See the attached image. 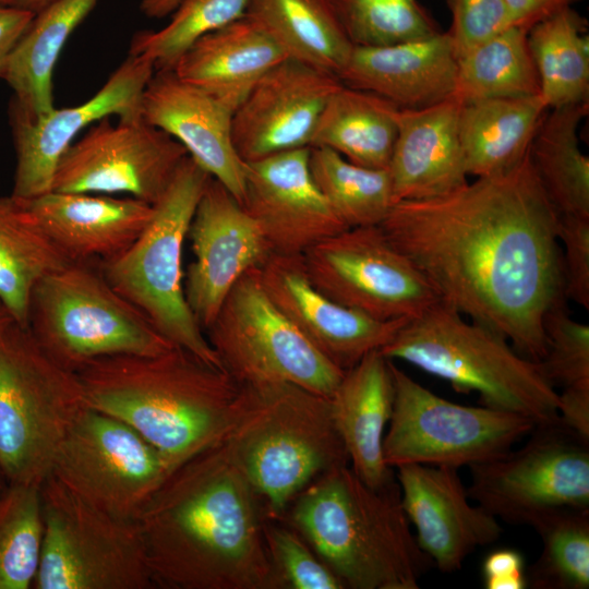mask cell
Wrapping results in <instances>:
<instances>
[{"instance_id": "cell-1", "label": "cell", "mask_w": 589, "mask_h": 589, "mask_svg": "<svg viewBox=\"0 0 589 589\" xmlns=\"http://www.w3.org/2000/svg\"><path fill=\"white\" fill-rule=\"evenodd\" d=\"M558 223L529 149L446 195L396 202L378 227L441 302L540 362L545 316L566 299Z\"/></svg>"}, {"instance_id": "cell-2", "label": "cell", "mask_w": 589, "mask_h": 589, "mask_svg": "<svg viewBox=\"0 0 589 589\" xmlns=\"http://www.w3.org/2000/svg\"><path fill=\"white\" fill-rule=\"evenodd\" d=\"M266 519L224 442L172 470L135 517L161 589H280Z\"/></svg>"}, {"instance_id": "cell-3", "label": "cell", "mask_w": 589, "mask_h": 589, "mask_svg": "<svg viewBox=\"0 0 589 589\" xmlns=\"http://www.w3.org/2000/svg\"><path fill=\"white\" fill-rule=\"evenodd\" d=\"M76 374L87 406L131 426L169 473L223 443L240 408V385L224 369L176 346L105 357Z\"/></svg>"}, {"instance_id": "cell-4", "label": "cell", "mask_w": 589, "mask_h": 589, "mask_svg": "<svg viewBox=\"0 0 589 589\" xmlns=\"http://www.w3.org/2000/svg\"><path fill=\"white\" fill-rule=\"evenodd\" d=\"M280 521L345 589H418L433 566L411 532L396 478L372 488L349 465L336 467L304 488Z\"/></svg>"}, {"instance_id": "cell-5", "label": "cell", "mask_w": 589, "mask_h": 589, "mask_svg": "<svg viewBox=\"0 0 589 589\" xmlns=\"http://www.w3.org/2000/svg\"><path fill=\"white\" fill-rule=\"evenodd\" d=\"M224 443L271 520L320 476L349 465L329 397L287 382L240 385Z\"/></svg>"}, {"instance_id": "cell-6", "label": "cell", "mask_w": 589, "mask_h": 589, "mask_svg": "<svg viewBox=\"0 0 589 589\" xmlns=\"http://www.w3.org/2000/svg\"><path fill=\"white\" fill-rule=\"evenodd\" d=\"M461 315L440 301L408 320L380 351L447 381L456 392L478 394L482 406L525 416L536 425L557 422L558 392L539 363Z\"/></svg>"}, {"instance_id": "cell-7", "label": "cell", "mask_w": 589, "mask_h": 589, "mask_svg": "<svg viewBox=\"0 0 589 589\" xmlns=\"http://www.w3.org/2000/svg\"><path fill=\"white\" fill-rule=\"evenodd\" d=\"M212 177L189 155L179 166L141 235L99 264L112 288L172 345L223 368L184 296L183 245L199 200Z\"/></svg>"}, {"instance_id": "cell-8", "label": "cell", "mask_w": 589, "mask_h": 589, "mask_svg": "<svg viewBox=\"0 0 589 589\" xmlns=\"http://www.w3.org/2000/svg\"><path fill=\"white\" fill-rule=\"evenodd\" d=\"M26 327L52 359L75 373L105 357L175 347L93 262H69L43 278L32 292Z\"/></svg>"}, {"instance_id": "cell-9", "label": "cell", "mask_w": 589, "mask_h": 589, "mask_svg": "<svg viewBox=\"0 0 589 589\" xmlns=\"http://www.w3.org/2000/svg\"><path fill=\"white\" fill-rule=\"evenodd\" d=\"M86 407L79 375L15 323L0 342V468L8 483L40 485Z\"/></svg>"}, {"instance_id": "cell-10", "label": "cell", "mask_w": 589, "mask_h": 589, "mask_svg": "<svg viewBox=\"0 0 589 589\" xmlns=\"http://www.w3.org/2000/svg\"><path fill=\"white\" fill-rule=\"evenodd\" d=\"M40 495L44 537L32 589H155L135 519L92 505L51 474Z\"/></svg>"}, {"instance_id": "cell-11", "label": "cell", "mask_w": 589, "mask_h": 589, "mask_svg": "<svg viewBox=\"0 0 589 589\" xmlns=\"http://www.w3.org/2000/svg\"><path fill=\"white\" fill-rule=\"evenodd\" d=\"M389 368L394 400L383 454L392 469L408 464L470 467L506 454L536 426L515 412L449 401L393 360Z\"/></svg>"}, {"instance_id": "cell-12", "label": "cell", "mask_w": 589, "mask_h": 589, "mask_svg": "<svg viewBox=\"0 0 589 589\" xmlns=\"http://www.w3.org/2000/svg\"><path fill=\"white\" fill-rule=\"evenodd\" d=\"M205 335L239 385L287 382L330 397L345 374L273 304L259 267L233 285Z\"/></svg>"}, {"instance_id": "cell-13", "label": "cell", "mask_w": 589, "mask_h": 589, "mask_svg": "<svg viewBox=\"0 0 589 589\" xmlns=\"http://www.w3.org/2000/svg\"><path fill=\"white\" fill-rule=\"evenodd\" d=\"M524 446L472 465L468 495L497 519L530 524L557 508H589V442L560 421L536 425Z\"/></svg>"}, {"instance_id": "cell-14", "label": "cell", "mask_w": 589, "mask_h": 589, "mask_svg": "<svg viewBox=\"0 0 589 589\" xmlns=\"http://www.w3.org/2000/svg\"><path fill=\"white\" fill-rule=\"evenodd\" d=\"M302 256L322 293L370 317L410 320L440 302L422 273L378 226L348 228Z\"/></svg>"}, {"instance_id": "cell-15", "label": "cell", "mask_w": 589, "mask_h": 589, "mask_svg": "<svg viewBox=\"0 0 589 589\" xmlns=\"http://www.w3.org/2000/svg\"><path fill=\"white\" fill-rule=\"evenodd\" d=\"M49 474L92 505L135 519L169 471L131 426L87 406L61 442Z\"/></svg>"}, {"instance_id": "cell-16", "label": "cell", "mask_w": 589, "mask_h": 589, "mask_svg": "<svg viewBox=\"0 0 589 589\" xmlns=\"http://www.w3.org/2000/svg\"><path fill=\"white\" fill-rule=\"evenodd\" d=\"M93 123L62 154L51 191L127 194L156 204L188 156L185 148L140 116Z\"/></svg>"}, {"instance_id": "cell-17", "label": "cell", "mask_w": 589, "mask_h": 589, "mask_svg": "<svg viewBox=\"0 0 589 589\" xmlns=\"http://www.w3.org/2000/svg\"><path fill=\"white\" fill-rule=\"evenodd\" d=\"M188 238L193 261L184 273V296L205 333L233 285L260 267L271 251L254 219L214 178L199 200Z\"/></svg>"}, {"instance_id": "cell-18", "label": "cell", "mask_w": 589, "mask_h": 589, "mask_svg": "<svg viewBox=\"0 0 589 589\" xmlns=\"http://www.w3.org/2000/svg\"><path fill=\"white\" fill-rule=\"evenodd\" d=\"M154 72L151 61L129 55L104 86L81 105L53 107L38 117L13 105L16 168L11 195L29 200L51 191L59 159L83 129L111 116H140L141 97Z\"/></svg>"}, {"instance_id": "cell-19", "label": "cell", "mask_w": 589, "mask_h": 589, "mask_svg": "<svg viewBox=\"0 0 589 589\" xmlns=\"http://www.w3.org/2000/svg\"><path fill=\"white\" fill-rule=\"evenodd\" d=\"M337 75L285 58L250 91L232 116V142L243 163L310 147L318 118L341 86Z\"/></svg>"}, {"instance_id": "cell-20", "label": "cell", "mask_w": 589, "mask_h": 589, "mask_svg": "<svg viewBox=\"0 0 589 589\" xmlns=\"http://www.w3.org/2000/svg\"><path fill=\"white\" fill-rule=\"evenodd\" d=\"M310 147L244 163L243 208L260 228L271 254L303 255L348 227L335 214L310 172Z\"/></svg>"}, {"instance_id": "cell-21", "label": "cell", "mask_w": 589, "mask_h": 589, "mask_svg": "<svg viewBox=\"0 0 589 589\" xmlns=\"http://www.w3.org/2000/svg\"><path fill=\"white\" fill-rule=\"evenodd\" d=\"M259 271L273 304L344 371L384 347L408 321L376 320L335 302L312 284L302 255L271 254Z\"/></svg>"}, {"instance_id": "cell-22", "label": "cell", "mask_w": 589, "mask_h": 589, "mask_svg": "<svg viewBox=\"0 0 589 589\" xmlns=\"http://www.w3.org/2000/svg\"><path fill=\"white\" fill-rule=\"evenodd\" d=\"M395 469L416 540L441 572L459 570L476 549L501 537L497 518L469 502L457 468L408 464Z\"/></svg>"}, {"instance_id": "cell-23", "label": "cell", "mask_w": 589, "mask_h": 589, "mask_svg": "<svg viewBox=\"0 0 589 589\" xmlns=\"http://www.w3.org/2000/svg\"><path fill=\"white\" fill-rule=\"evenodd\" d=\"M140 111L145 121L178 141L195 163L242 202L244 163L233 146L235 110L230 106L172 70H158L143 91Z\"/></svg>"}, {"instance_id": "cell-24", "label": "cell", "mask_w": 589, "mask_h": 589, "mask_svg": "<svg viewBox=\"0 0 589 589\" xmlns=\"http://www.w3.org/2000/svg\"><path fill=\"white\" fill-rule=\"evenodd\" d=\"M461 105L450 96L422 108L398 107L387 168L395 203L443 196L468 183L458 132Z\"/></svg>"}, {"instance_id": "cell-25", "label": "cell", "mask_w": 589, "mask_h": 589, "mask_svg": "<svg viewBox=\"0 0 589 589\" xmlns=\"http://www.w3.org/2000/svg\"><path fill=\"white\" fill-rule=\"evenodd\" d=\"M457 56L447 32L380 47H352L338 73L349 87L400 108H422L453 96Z\"/></svg>"}, {"instance_id": "cell-26", "label": "cell", "mask_w": 589, "mask_h": 589, "mask_svg": "<svg viewBox=\"0 0 589 589\" xmlns=\"http://www.w3.org/2000/svg\"><path fill=\"white\" fill-rule=\"evenodd\" d=\"M22 201L71 262L100 264L120 254L154 214V205L108 194L49 191Z\"/></svg>"}, {"instance_id": "cell-27", "label": "cell", "mask_w": 589, "mask_h": 589, "mask_svg": "<svg viewBox=\"0 0 589 589\" xmlns=\"http://www.w3.org/2000/svg\"><path fill=\"white\" fill-rule=\"evenodd\" d=\"M394 384L389 360L380 350L345 371L329 397L333 419L349 466L368 485L382 488L396 478L384 460L383 443L392 414Z\"/></svg>"}, {"instance_id": "cell-28", "label": "cell", "mask_w": 589, "mask_h": 589, "mask_svg": "<svg viewBox=\"0 0 589 589\" xmlns=\"http://www.w3.org/2000/svg\"><path fill=\"white\" fill-rule=\"evenodd\" d=\"M285 58L271 37L244 15L195 40L172 71L236 110L260 79Z\"/></svg>"}, {"instance_id": "cell-29", "label": "cell", "mask_w": 589, "mask_h": 589, "mask_svg": "<svg viewBox=\"0 0 589 589\" xmlns=\"http://www.w3.org/2000/svg\"><path fill=\"white\" fill-rule=\"evenodd\" d=\"M546 109L540 95L462 104L458 132L468 176L496 175L519 163Z\"/></svg>"}, {"instance_id": "cell-30", "label": "cell", "mask_w": 589, "mask_h": 589, "mask_svg": "<svg viewBox=\"0 0 589 589\" xmlns=\"http://www.w3.org/2000/svg\"><path fill=\"white\" fill-rule=\"evenodd\" d=\"M98 0H53L37 12L11 52L1 75L15 105L38 117L53 109L52 74L62 48Z\"/></svg>"}, {"instance_id": "cell-31", "label": "cell", "mask_w": 589, "mask_h": 589, "mask_svg": "<svg viewBox=\"0 0 589 589\" xmlns=\"http://www.w3.org/2000/svg\"><path fill=\"white\" fill-rule=\"evenodd\" d=\"M398 106L341 84L327 100L311 146L329 148L368 168L387 169L397 135Z\"/></svg>"}, {"instance_id": "cell-32", "label": "cell", "mask_w": 589, "mask_h": 589, "mask_svg": "<svg viewBox=\"0 0 589 589\" xmlns=\"http://www.w3.org/2000/svg\"><path fill=\"white\" fill-rule=\"evenodd\" d=\"M245 16L286 58L335 75L353 47L329 0H251Z\"/></svg>"}, {"instance_id": "cell-33", "label": "cell", "mask_w": 589, "mask_h": 589, "mask_svg": "<svg viewBox=\"0 0 589 589\" xmlns=\"http://www.w3.org/2000/svg\"><path fill=\"white\" fill-rule=\"evenodd\" d=\"M69 262L22 200L0 196V303L19 325L36 285Z\"/></svg>"}, {"instance_id": "cell-34", "label": "cell", "mask_w": 589, "mask_h": 589, "mask_svg": "<svg viewBox=\"0 0 589 589\" xmlns=\"http://www.w3.org/2000/svg\"><path fill=\"white\" fill-rule=\"evenodd\" d=\"M589 101L551 108L530 146L537 177L560 216L589 218V158L579 144V125Z\"/></svg>"}, {"instance_id": "cell-35", "label": "cell", "mask_w": 589, "mask_h": 589, "mask_svg": "<svg viewBox=\"0 0 589 589\" xmlns=\"http://www.w3.org/2000/svg\"><path fill=\"white\" fill-rule=\"evenodd\" d=\"M540 95L528 32L509 25L457 58L453 96L461 104Z\"/></svg>"}, {"instance_id": "cell-36", "label": "cell", "mask_w": 589, "mask_h": 589, "mask_svg": "<svg viewBox=\"0 0 589 589\" xmlns=\"http://www.w3.org/2000/svg\"><path fill=\"white\" fill-rule=\"evenodd\" d=\"M585 21L567 7L528 32V45L548 108L588 101L589 40Z\"/></svg>"}, {"instance_id": "cell-37", "label": "cell", "mask_w": 589, "mask_h": 589, "mask_svg": "<svg viewBox=\"0 0 589 589\" xmlns=\"http://www.w3.org/2000/svg\"><path fill=\"white\" fill-rule=\"evenodd\" d=\"M309 167L316 187L348 228L378 226L395 204L387 169L353 164L325 147H310Z\"/></svg>"}, {"instance_id": "cell-38", "label": "cell", "mask_w": 589, "mask_h": 589, "mask_svg": "<svg viewBox=\"0 0 589 589\" xmlns=\"http://www.w3.org/2000/svg\"><path fill=\"white\" fill-rule=\"evenodd\" d=\"M542 551L527 570L533 589L589 588V508L565 507L544 513L530 526Z\"/></svg>"}, {"instance_id": "cell-39", "label": "cell", "mask_w": 589, "mask_h": 589, "mask_svg": "<svg viewBox=\"0 0 589 589\" xmlns=\"http://www.w3.org/2000/svg\"><path fill=\"white\" fill-rule=\"evenodd\" d=\"M43 537L40 485L8 483L0 494V589L33 588Z\"/></svg>"}, {"instance_id": "cell-40", "label": "cell", "mask_w": 589, "mask_h": 589, "mask_svg": "<svg viewBox=\"0 0 589 589\" xmlns=\"http://www.w3.org/2000/svg\"><path fill=\"white\" fill-rule=\"evenodd\" d=\"M250 1L180 0L165 26L134 35L129 55L147 59L155 71L172 70L180 56L200 37L243 17Z\"/></svg>"}, {"instance_id": "cell-41", "label": "cell", "mask_w": 589, "mask_h": 589, "mask_svg": "<svg viewBox=\"0 0 589 589\" xmlns=\"http://www.w3.org/2000/svg\"><path fill=\"white\" fill-rule=\"evenodd\" d=\"M349 41L380 47L432 36L437 23L418 0H329Z\"/></svg>"}, {"instance_id": "cell-42", "label": "cell", "mask_w": 589, "mask_h": 589, "mask_svg": "<svg viewBox=\"0 0 589 589\" xmlns=\"http://www.w3.org/2000/svg\"><path fill=\"white\" fill-rule=\"evenodd\" d=\"M545 353L539 365L554 388H589V325L572 317L566 299L544 320Z\"/></svg>"}, {"instance_id": "cell-43", "label": "cell", "mask_w": 589, "mask_h": 589, "mask_svg": "<svg viewBox=\"0 0 589 589\" xmlns=\"http://www.w3.org/2000/svg\"><path fill=\"white\" fill-rule=\"evenodd\" d=\"M264 538L280 589H345L334 572L287 524L266 519Z\"/></svg>"}, {"instance_id": "cell-44", "label": "cell", "mask_w": 589, "mask_h": 589, "mask_svg": "<svg viewBox=\"0 0 589 589\" xmlns=\"http://www.w3.org/2000/svg\"><path fill=\"white\" fill-rule=\"evenodd\" d=\"M445 1L452 16L448 33L457 58L510 25L503 0Z\"/></svg>"}, {"instance_id": "cell-45", "label": "cell", "mask_w": 589, "mask_h": 589, "mask_svg": "<svg viewBox=\"0 0 589 589\" xmlns=\"http://www.w3.org/2000/svg\"><path fill=\"white\" fill-rule=\"evenodd\" d=\"M558 240L564 296L589 310V218L560 216Z\"/></svg>"}, {"instance_id": "cell-46", "label": "cell", "mask_w": 589, "mask_h": 589, "mask_svg": "<svg viewBox=\"0 0 589 589\" xmlns=\"http://www.w3.org/2000/svg\"><path fill=\"white\" fill-rule=\"evenodd\" d=\"M482 580L486 589L527 588L524 555L513 548H500L490 552L482 562Z\"/></svg>"}, {"instance_id": "cell-47", "label": "cell", "mask_w": 589, "mask_h": 589, "mask_svg": "<svg viewBox=\"0 0 589 589\" xmlns=\"http://www.w3.org/2000/svg\"><path fill=\"white\" fill-rule=\"evenodd\" d=\"M558 421L589 442V388H565L558 393Z\"/></svg>"}, {"instance_id": "cell-48", "label": "cell", "mask_w": 589, "mask_h": 589, "mask_svg": "<svg viewBox=\"0 0 589 589\" xmlns=\"http://www.w3.org/2000/svg\"><path fill=\"white\" fill-rule=\"evenodd\" d=\"M509 24L529 32L536 24L550 17L576 0H503Z\"/></svg>"}, {"instance_id": "cell-49", "label": "cell", "mask_w": 589, "mask_h": 589, "mask_svg": "<svg viewBox=\"0 0 589 589\" xmlns=\"http://www.w3.org/2000/svg\"><path fill=\"white\" fill-rule=\"evenodd\" d=\"M34 16L35 13L29 11L0 5V76Z\"/></svg>"}, {"instance_id": "cell-50", "label": "cell", "mask_w": 589, "mask_h": 589, "mask_svg": "<svg viewBox=\"0 0 589 589\" xmlns=\"http://www.w3.org/2000/svg\"><path fill=\"white\" fill-rule=\"evenodd\" d=\"M180 0H141L140 8L144 15L154 19L168 16Z\"/></svg>"}, {"instance_id": "cell-51", "label": "cell", "mask_w": 589, "mask_h": 589, "mask_svg": "<svg viewBox=\"0 0 589 589\" xmlns=\"http://www.w3.org/2000/svg\"><path fill=\"white\" fill-rule=\"evenodd\" d=\"M53 0H0L1 7L14 8L37 13Z\"/></svg>"}, {"instance_id": "cell-52", "label": "cell", "mask_w": 589, "mask_h": 589, "mask_svg": "<svg viewBox=\"0 0 589 589\" xmlns=\"http://www.w3.org/2000/svg\"><path fill=\"white\" fill-rule=\"evenodd\" d=\"M16 322L13 320L11 314L0 304V342L4 339L11 327Z\"/></svg>"}, {"instance_id": "cell-53", "label": "cell", "mask_w": 589, "mask_h": 589, "mask_svg": "<svg viewBox=\"0 0 589 589\" xmlns=\"http://www.w3.org/2000/svg\"><path fill=\"white\" fill-rule=\"evenodd\" d=\"M8 481L0 468V494L3 492V490L7 488Z\"/></svg>"}, {"instance_id": "cell-54", "label": "cell", "mask_w": 589, "mask_h": 589, "mask_svg": "<svg viewBox=\"0 0 589 589\" xmlns=\"http://www.w3.org/2000/svg\"><path fill=\"white\" fill-rule=\"evenodd\" d=\"M1 304V303H0Z\"/></svg>"}]
</instances>
